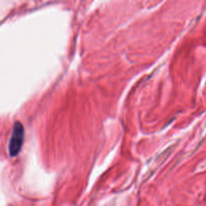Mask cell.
<instances>
[{"label":"cell","instance_id":"obj_1","mask_svg":"<svg viewBox=\"0 0 206 206\" xmlns=\"http://www.w3.org/2000/svg\"><path fill=\"white\" fill-rule=\"evenodd\" d=\"M24 139V129L19 122H15L13 126L12 135L9 142V152L11 156H15L20 152Z\"/></svg>","mask_w":206,"mask_h":206}]
</instances>
